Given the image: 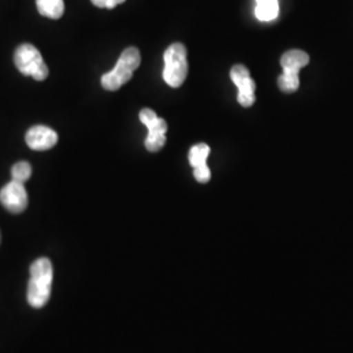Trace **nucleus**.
<instances>
[{"label": "nucleus", "mask_w": 353, "mask_h": 353, "mask_svg": "<svg viewBox=\"0 0 353 353\" xmlns=\"http://www.w3.org/2000/svg\"><path fill=\"white\" fill-rule=\"evenodd\" d=\"M38 12L45 17L58 20L63 16V0H36Z\"/></svg>", "instance_id": "nucleus-12"}, {"label": "nucleus", "mask_w": 353, "mask_h": 353, "mask_svg": "<svg viewBox=\"0 0 353 353\" xmlns=\"http://www.w3.org/2000/svg\"><path fill=\"white\" fill-rule=\"evenodd\" d=\"M52 265L48 258H38L30 265V280L28 284V303L30 306L39 309L43 307L51 294L52 285Z\"/></svg>", "instance_id": "nucleus-1"}, {"label": "nucleus", "mask_w": 353, "mask_h": 353, "mask_svg": "<svg viewBox=\"0 0 353 353\" xmlns=\"http://www.w3.org/2000/svg\"><path fill=\"white\" fill-rule=\"evenodd\" d=\"M93 3V6L99 7V8H108V10H113L117 6L122 4L126 0H90Z\"/></svg>", "instance_id": "nucleus-14"}, {"label": "nucleus", "mask_w": 353, "mask_h": 353, "mask_svg": "<svg viewBox=\"0 0 353 353\" xmlns=\"http://www.w3.org/2000/svg\"><path fill=\"white\" fill-rule=\"evenodd\" d=\"M140 122L148 128V137L145 139V148L150 152L163 150L166 143L168 125L165 119L157 117L152 109H143L139 114Z\"/></svg>", "instance_id": "nucleus-6"}, {"label": "nucleus", "mask_w": 353, "mask_h": 353, "mask_svg": "<svg viewBox=\"0 0 353 353\" xmlns=\"http://www.w3.org/2000/svg\"><path fill=\"white\" fill-rule=\"evenodd\" d=\"M230 79L239 88L237 100L241 106H252L255 102V81L252 80L249 70L242 64H236L230 70Z\"/></svg>", "instance_id": "nucleus-7"}, {"label": "nucleus", "mask_w": 353, "mask_h": 353, "mask_svg": "<svg viewBox=\"0 0 353 353\" xmlns=\"http://www.w3.org/2000/svg\"><path fill=\"white\" fill-rule=\"evenodd\" d=\"M26 141L33 151H48L58 143V135L50 127L34 126L28 130Z\"/></svg>", "instance_id": "nucleus-9"}, {"label": "nucleus", "mask_w": 353, "mask_h": 353, "mask_svg": "<svg viewBox=\"0 0 353 353\" xmlns=\"http://www.w3.org/2000/svg\"><path fill=\"white\" fill-rule=\"evenodd\" d=\"M164 77L165 83L172 88H179L189 72L188 63V50L183 43H172L164 52Z\"/></svg>", "instance_id": "nucleus-3"}, {"label": "nucleus", "mask_w": 353, "mask_h": 353, "mask_svg": "<svg viewBox=\"0 0 353 353\" xmlns=\"http://www.w3.org/2000/svg\"><path fill=\"white\" fill-rule=\"evenodd\" d=\"M255 16L261 21H272L278 17L279 0H255Z\"/></svg>", "instance_id": "nucleus-11"}, {"label": "nucleus", "mask_w": 353, "mask_h": 353, "mask_svg": "<svg viewBox=\"0 0 353 353\" xmlns=\"http://www.w3.org/2000/svg\"><path fill=\"white\" fill-rule=\"evenodd\" d=\"M210 147L204 143L194 145L189 152L190 165L194 168V176L199 183H207L211 179V170L207 166Z\"/></svg>", "instance_id": "nucleus-10"}, {"label": "nucleus", "mask_w": 353, "mask_h": 353, "mask_svg": "<svg viewBox=\"0 0 353 353\" xmlns=\"http://www.w3.org/2000/svg\"><path fill=\"white\" fill-rule=\"evenodd\" d=\"M32 176V166L26 161H20L17 164L13 165L12 179L26 183V181Z\"/></svg>", "instance_id": "nucleus-13"}, {"label": "nucleus", "mask_w": 353, "mask_h": 353, "mask_svg": "<svg viewBox=\"0 0 353 353\" xmlns=\"http://www.w3.org/2000/svg\"><path fill=\"white\" fill-rule=\"evenodd\" d=\"M141 57L137 48H127L115 64L113 70L102 75L101 84L106 90H118L131 80L134 72L139 68Z\"/></svg>", "instance_id": "nucleus-2"}, {"label": "nucleus", "mask_w": 353, "mask_h": 353, "mask_svg": "<svg viewBox=\"0 0 353 353\" xmlns=\"http://www.w3.org/2000/svg\"><path fill=\"white\" fill-rule=\"evenodd\" d=\"M0 202L12 214H21L28 207V194L24 183L11 181L0 191Z\"/></svg>", "instance_id": "nucleus-8"}, {"label": "nucleus", "mask_w": 353, "mask_h": 353, "mask_svg": "<svg viewBox=\"0 0 353 353\" xmlns=\"http://www.w3.org/2000/svg\"><path fill=\"white\" fill-rule=\"evenodd\" d=\"M16 68L26 76H32L37 81H43L49 76V68L41 52L30 43L20 45L13 55Z\"/></svg>", "instance_id": "nucleus-5"}, {"label": "nucleus", "mask_w": 353, "mask_h": 353, "mask_svg": "<svg viewBox=\"0 0 353 353\" xmlns=\"http://www.w3.org/2000/svg\"><path fill=\"white\" fill-rule=\"evenodd\" d=\"M310 62V57L303 50L287 51L283 54L280 64L283 68V75L279 76L278 85L284 93H294L300 87L299 74L305 65Z\"/></svg>", "instance_id": "nucleus-4"}]
</instances>
